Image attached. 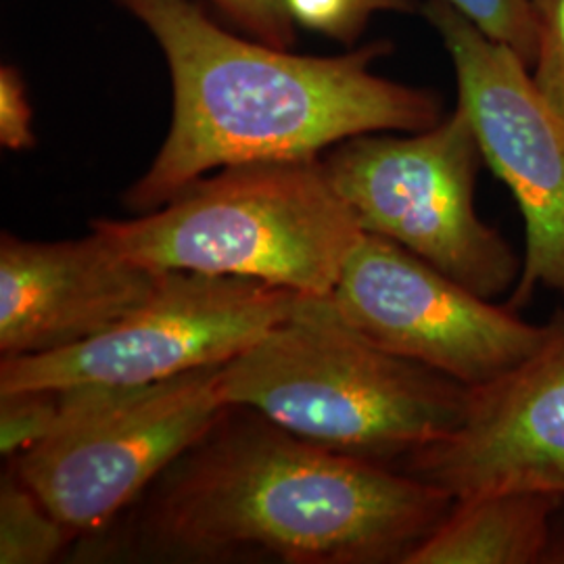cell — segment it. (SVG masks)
Segmentation results:
<instances>
[{"mask_svg":"<svg viewBox=\"0 0 564 564\" xmlns=\"http://www.w3.org/2000/svg\"><path fill=\"white\" fill-rule=\"evenodd\" d=\"M454 498L228 403L137 508L142 554L184 563L405 564Z\"/></svg>","mask_w":564,"mask_h":564,"instance_id":"1","label":"cell"},{"mask_svg":"<svg viewBox=\"0 0 564 564\" xmlns=\"http://www.w3.org/2000/svg\"><path fill=\"white\" fill-rule=\"evenodd\" d=\"M116 2L162 46L174 93L162 149L123 195L132 212H155L228 165L318 158L354 137L421 132L444 118L435 93L370 72L387 42L307 57L237 39L193 0Z\"/></svg>","mask_w":564,"mask_h":564,"instance_id":"2","label":"cell"},{"mask_svg":"<svg viewBox=\"0 0 564 564\" xmlns=\"http://www.w3.org/2000/svg\"><path fill=\"white\" fill-rule=\"evenodd\" d=\"M224 400L354 458L405 460L463 423L468 393L442 372L351 330L328 297H310L220 370Z\"/></svg>","mask_w":564,"mask_h":564,"instance_id":"3","label":"cell"},{"mask_svg":"<svg viewBox=\"0 0 564 564\" xmlns=\"http://www.w3.org/2000/svg\"><path fill=\"white\" fill-rule=\"evenodd\" d=\"M126 258L155 272L241 276L328 297L362 226L321 158L228 165L134 220H93Z\"/></svg>","mask_w":564,"mask_h":564,"instance_id":"4","label":"cell"},{"mask_svg":"<svg viewBox=\"0 0 564 564\" xmlns=\"http://www.w3.org/2000/svg\"><path fill=\"white\" fill-rule=\"evenodd\" d=\"M481 163V144L460 105L421 132L354 137L324 158L328 178L364 232L400 242L477 295L496 300L519 284L523 256L477 214Z\"/></svg>","mask_w":564,"mask_h":564,"instance_id":"5","label":"cell"},{"mask_svg":"<svg viewBox=\"0 0 564 564\" xmlns=\"http://www.w3.org/2000/svg\"><path fill=\"white\" fill-rule=\"evenodd\" d=\"M223 366L141 387L57 389L53 433L11 463L76 535L99 531L216 423L228 405Z\"/></svg>","mask_w":564,"mask_h":564,"instance_id":"6","label":"cell"},{"mask_svg":"<svg viewBox=\"0 0 564 564\" xmlns=\"http://www.w3.org/2000/svg\"><path fill=\"white\" fill-rule=\"evenodd\" d=\"M310 297L256 279L165 270L141 307L95 339L2 358L0 391L141 387L223 366L297 316Z\"/></svg>","mask_w":564,"mask_h":564,"instance_id":"7","label":"cell"},{"mask_svg":"<svg viewBox=\"0 0 564 564\" xmlns=\"http://www.w3.org/2000/svg\"><path fill=\"white\" fill-rule=\"evenodd\" d=\"M424 15L452 57L458 105L473 121L485 163L523 216V272L508 305L521 310L538 289L564 302V116L512 48L444 0H429Z\"/></svg>","mask_w":564,"mask_h":564,"instance_id":"8","label":"cell"},{"mask_svg":"<svg viewBox=\"0 0 564 564\" xmlns=\"http://www.w3.org/2000/svg\"><path fill=\"white\" fill-rule=\"evenodd\" d=\"M335 314L387 351L468 389L491 383L538 349L545 324L477 295L400 242L364 232L328 295Z\"/></svg>","mask_w":564,"mask_h":564,"instance_id":"9","label":"cell"},{"mask_svg":"<svg viewBox=\"0 0 564 564\" xmlns=\"http://www.w3.org/2000/svg\"><path fill=\"white\" fill-rule=\"evenodd\" d=\"M454 500L494 491L564 496V305L533 354L473 387L463 423L402 460Z\"/></svg>","mask_w":564,"mask_h":564,"instance_id":"10","label":"cell"},{"mask_svg":"<svg viewBox=\"0 0 564 564\" xmlns=\"http://www.w3.org/2000/svg\"><path fill=\"white\" fill-rule=\"evenodd\" d=\"M160 272L101 232L72 241L0 237V354L20 358L90 341L147 302Z\"/></svg>","mask_w":564,"mask_h":564,"instance_id":"11","label":"cell"},{"mask_svg":"<svg viewBox=\"0 0 564 564\" xmlns=\"http://www.w3.org/2000/svg\"><path fill=\"white\" fill-rule=\"evenodd\" d=\"M563 502L545 491L458 498L405 564H542Z\"/></svg>","mask_w":564,"mask_h":564,"instance_id":"12","label":"cell"},{"mask_svg":"<svg viewBox=\"0 0 564 564\" xmlns=\"http://www.w3.org/2000/svg\"><path fill=\"white\" fill-rule=\"evenodd\" d=\"M76 538L9 463L0 479V564L53 563Z\"/></svg>","mask_w":564,"mask_h":564,"instance_id":"13","label":"cell"},{"mask_svg":"<svg viewBox=\"0 0 564 564\" xmlns=\"http://www.w3.org/2000/svg\"><path fill=\"white\" fill-rule=\"evenodd\" d=\"M57 389H13L0 391V452L18 458L46 440L59 419Z\"/></svg>","mask_w":564,"mask_h":564,"instance_id":"14","label":"cell"},{"mask_svg":"<svg viewBox=\"0 0 564 564\" xmlns=\"http://www.w3.org/2000/svg\"><path fill=\"white\" fill-rule=\"evenodd\" d=\"M491 41L512 48L531 67L538 51L535 0H444Z\"/></svg>","mask_w":564,"mask_h":564,"instance_id":"15","label":"cell"},{"mask_svg":"<svg viewBox=\"0 0 564 564\" xmlns=\"http://www.w3.org/2000/svg\"><path fill=\"white\" fill-rule=\"evenodd\" d=\"M538 51L533 80L564 116V0H535Z\"/></svg>","mask_w":564,"mask_h":564,"instance_id":"16","label":"cell"},{"mask_svg":"<svg viewBox=\"0 0 564 564\" xmlns=\"http://www.w3.org/2000/svg\"><path fill=\"white\" fill-rule=\"evenodd\" d=\"M226 18L256 41L291 51L297 42L295 18L286 0H212Z\"/></svg>","mask_w":564,"mask_h":564,"instance_id":"17","label":"cell"},{"mask_svg":"<svg viewBox=\"0 0 564 564\" xmlns=\"http://www.w3.org/2000/svg\"><path fill=\"white\" fill-rule=\"evenodd\" d=\"M0 142L11 151H25L34 147L28 90L18 69L11 65L0 69Z\"/></svg>","mask_w":564,"mask_h":564,"instance_id":"18","label":"cell"},{"mask_svg":"<svg viewBox=\"0 0 564 564\" xmlns=\"http://www.w3.org/2000/svg\"><path fill=\"white\" fill-rule=\"evenodd\" d=\"M542 564H564V502L554 514L550 542L545 547L544 563Z\"/></svg>","mask_w":564,"mask_h":564,"instance_id":"19","label":"cell"},{"mask_svg":"<svg viewBox=\"0 0 564 564\" xmlns=\"http://www.w3.org/2000/svg\"><path fill=\"white\" fill-rule=\"evenodd\" d=\"M366 13L375 15L381 11H410L412 2L410 0H360Z\"/></svg>","mask_w":564,"mask_h":564,"instance_id":"20","label":"cell"}]
</instances>
